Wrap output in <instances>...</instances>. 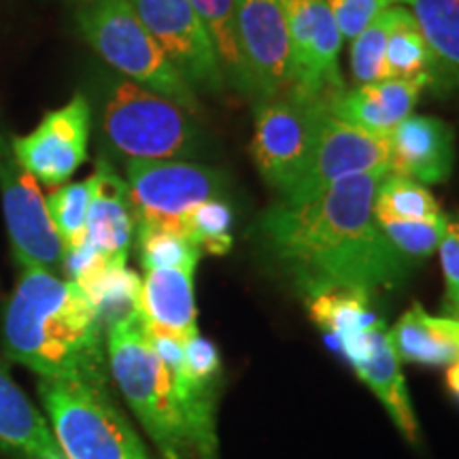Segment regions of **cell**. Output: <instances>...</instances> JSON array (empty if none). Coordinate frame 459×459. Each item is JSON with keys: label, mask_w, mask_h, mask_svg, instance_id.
Masks as SVG:
<instances>
[{"label": "cell", "mask_w": 459, "mask_h": 459, "mask_svg": "<svg viewBox=\"0 0 459 459\" xmlns=\"http://www.w3.org/2000/svg\"><path fill=\"white\" fill-rule=\"evenodd\" d=\"M189 3L196 9L200 22L213 41L226 83H234L237 88L249 91V79H247L243 56H240L234 0H189Z\"/></svg>", "instance_id": "26"}, {"label": "cell", "mask_w": 459, "mask_h": 459, "mask_svg": "<svg viewBox=\"0 0 459 459\" xmlns=\"http://www.w3.org/2000/svg\"><path fill=\"white\" fill-rule=\"evenodd\" d=\"M446 385H449L451 394L459 398V361L451 364L449 370H446Z\"/></svg>", "instance_id": "36"}, {"label": "cell", "mask_w": 459, "mask_h": 459, "mask_svg": "<svg viewBox=\"0 0 459 459\" xmlns=\"http://www.w3.org/2000/svg\"><path fill=\"white\" fill-rule=\"evenodd\" d=\"M107 364L124 400L162 457L186 459L192 445L172 377L149 342L141 311L107 330Z\"/></svg>", "instance_id": "3"}, {"label": "cell", "mask_w": 459, "mask_h": 459, "mask_svg": "<svg viewBox=\"0 0 459 459\" xmlns=\"http://www.w3.org/2000/svg\"><path fill=\"white\" fill-rule=\"evenodd\" d=\"M196 268H156L147 271L141 285L139 311L149 324L172 334L189 338L196 334Z\"/></svg>", "instance_id": "19"}, {"label": "cell", "mask_w": 459, "mask_h": 459, "mask_svg": "<svg viewBox=\"0 0 459 459\" xmlns=\"http://www.w3.org/2000/svg\"><path fill=\"white\" fill-rule=\"evenodd\" d=\"M328 108V100L291 94L262 100L257 107L251 156L264 181L281 196L290 192L307 169Z\"/></svg>", "instance_id": "7"}, {"label": "cell", "mask_w": 459, "mask_h": 459, "mask_svg": "<svg viewBox=\"0 0 459 459\" xmlns=\"http://www.w3.org/2000/svg\"><path fill=\"white\" fill-rule=\"evenodd\" d=\"M402 361L395 355L392 341H389V330L385 324H377L372 330L370 351L364 359L351 364L361 381L368 385L378 400L383 402L394 423L398 426L402 434L406 436L409 443L419 440V423L412 411L409 389L402 377Z\"/></svg>", "instance_id": "20"}, {"label": "cell", "mask_w": 459, "mask_h": 459, "mask_svg": "<svg viewBox=\"0 0 459 459\" xmlns=\"http://www.w3.org/2000/svg\"><path fill=\"white\" fill-rule=\"evenodd\" d=\"M234 211L228 200L211 198L183 217V232L203 254L226 255L232 249Z\"/></svg>", "instance_id": "30"}, {"label": "cell", "mask_w": 459, "mask_h": 459, "mask_svg": "<svg viewBox=\"0 0 459 459\" xmlns=\"http://www.w3.org/2000/svg\"><path fill=\"white\" fill-rule=\"evenodd\" d=\"M291 43V88L287 94L332 100L342 94V37L325 0H279Z\"/></svg>", "instance_id": "10"}, {"label": "cell", "mask_w": 459, "mask_h": 459, "mask_svg": "<svg viewBox=\"0 0 459 459\" xmlns=\"http://www.w3.org/2000/svg\"><path fill=\"white\" fill-rule=\"evenodd\" d=\"M100 128L108 145L128 160H187L203 145L192 113L122 74L108 79Z\"/></svg>", "instance_id": "5"}, {"label": "cell", "mask_w": 459, "mask_h": 459, "mask_svg": "<svg viewBox=\"0 0 459 459\" xmlns=\"http://www.w3.org/2000/svg\"><path fill=\"white\" fill-rule=\"evenodd\" d=\"M443 215L434 194L409 177L387 172L375 198L377 220H400V221H423Z\"/></svg>", "instance_id": "27"}, {"label": "cell", "mask_w": 459, "mask_h": 459, "mask_svg": "<svg viewBox=\"0 0 459 459\" xmlns=\"http://www.w3.org/2000/svg\"><path fill=\"white\" fill-rule=\"evenodd\" d=\"M426 88V79H383L377 83L358 85L355 90H344L330 100V111L342 122L389 136L395 126L412 115V108Z\"/></svg>", "instance_id": "17"}, {"label": "cell", "mask_w": 459, "mask_h": 459, "mask_svg": "<svg viewBox=\"0 0 459 459\" xmlns=\"http://www.w3.org/2000/svg\"><path fill=\"white\" fill-rule=\"evenodd\" d=\"M438 254L446 285V304H449L451 311H455L459 307V215H446Z\"/></svg>", "instance_id": "35"}, {"label": "cell", "mask_w": 459, "mask_h": 459, "mask_svg": "<svg viewBox=\"0 0 459 459\" xmlns=\"http://www.w3.org/2000/svg\"><path fill=\"white\" fill-rule=\"evenodd\" d=\"M186 375L198 383H217L221 375L220 351L200 332L186 338Z\"/></svg>", "instance_id": "34"}, {"label": "cell", "mask_w": 459, "mask_h": 459, "mask_svg": "<svg viewBox=\"0 0 459 459\" xmlns=\"http://www.w3.org/2000/svg\"><path fill=\"white\" fill-rule=\"evenodd\" d=\"M0 449L15 459H68L48 419L0 364Z\"/></svg>", "instance_id": "18"}, {"label": "cell", "mask_w": 459, "mask_h": 459, "mask_svg": "<svg viewBox=\"0 0 459 459\" xmlns=\"http://www.w3.org/2000/svg\"><path fill=\"white\" fill-rule=\"evenodd\" d=\"M91 130V107L83 94H74L65 107L54 108L30 134L11 136L22 166L39 183L60 187L85 160Z\"/></svg>", "instance_id": "13"}, {"label": "cell", "mask_w": 459, "mask_h": 459, "mask_svg": "<svg viewBox=\"0 0 459 459\" xmlns=\"http://www.w3.org/2000/svg\"><path fill=\"white\" fill-rule=\"evenodd\" d=\"M91 179H94V194H91L85 238L108 264L126 266L136 228L128 183L105 158H99Z\"/></svg>", "instance_id": "16"}, {"label": "cell", "mask_w": 459, "mask_h": 459, "mask_svg": "<svg viewBox=\"0 0 459 459\" xmlns=\"http://www.w3.org/2000/svg\"><path fill=\"white\" fill-rule=\"evenodd\" d=\"M39 398L68 459H152L108 385L41 378Z\"/></svg>", "instance_id": "6"}, {"label": "cell", "mask_w": 459, "mask_h": 459, "mask_svg": "<svg viewBox=\"0 0 459 459\" xmlns=\"http://www.w3.org/2000/svg\"><path fill=\"white\" fill-rule=\"evenodd\" d=\"M400 361L421 366H451L459 361V324L453 317H432L421 304L402 315L389 330Z\"/></svg>", "instance_id": "22"}, {"label": "cell", "mask_w": 459, "mask_h": 459, "mask_svg": "<svg viewBox=\"0 0 459 459\" xmlns=\"http://www.w3.org/2000/svg\"><path fill=\"white\" fill-rule=\"evenodd\" d=\"M74 283L82 287L94 304L102 330H108L113 324L139 311L143 281L128 266L102 262Z\"/></svg>", "instance_id": "24"}, {"label": "cell", "mask_w": 459, "mask_h": 459, "mask_svg": "<svg viewBox=\"0 0 459 459\" xmlns=\"http://www.w3.org/2000/svg\"><path fill=\"white\" fill-rule=\"evenodd\" d=\"M383 169L389 170V136L342 122L328 108L307 169L279 200L307 203L347 177Z\"/></svg>", "instance_id": "11"}, {"label": "cell", "mask_w": 459, "mask_h": 459, "mask_svg": "<svg viewBox=\"0 0 459 459\" xmlns=\"http://www.w3.org/2000/svg\"><path fill=\"white\" fill-rule=\"evenodd\" d=\"M395 9L398 4L378 13L351 41V74L358 85L387 79L385 48L395 20Z\"/></svg>", "instance_id": "31"}, {"label": "cell", "mask_w": 459, "mask_h": 459, "mask_svg": "<svg viewBox=\"0 0 459 459\" xmlns=\"http://www.w3.org/2000/svg\"><path fill=\"white\" fill-rule=\"evenodd\" d=\"M387 169L353 175L307 203H274L257 220V237L304 296L328 287L368 294L395 290L411 264L394 249L375 217Z\"/></svg>", "instance_id": "1"}, {"label": "cell", "mask_w": 459, "mask_h": 459, "mask_svg": "<svg viewBox=\"0 0 459 459\" xmlns=\"http://www.w3.org/2000/svg\"><path fill=\"white\" fill-rule=\"evenodd\" d=\"M3 351L41 378L107 385L102 325L74 281L24 266L3 313Z\"/></svg>", "instance_id": "2"}, {"label": "cell", "mask_w": 459, "mask_h": 459, "mask_svg": "<svg viewBox=\"0 0 459 459\" xmlns=\"http://www.w3.org/2000/svg\"><path fill=\"white\" fill-rule=\"evenodd\" d=\"M240 56L249 91L260 100L291 88V43L279 0H234Z\"/></svg>", "instance_id": "14"}, {"label": "cell", "mask_w": 459, "mask_h": 459, "mask_svg": "<svg viewBox=\"0 0 459 459\" xmlns=\"http://www.w3.org/2000/svg\"><path fill=\"white\" fill-rule=\"evenodd\" d=\"M79 30L113 71L198 113L196 90L149 34L130 0H77Z\"/></svg>", "instance_id": "4"}, {"label": "cell", "mask_w": 459, "mask_h": 459, "mask_svg": "<svg viewBox=\"0 0 459 459\" xmlns=\"http://www.w3.org/2000/svg\"><path fill=\"white\" fill-rule=\"evenodd\" d=\"M0 200L7 232L20 268L54 273L62 266V240L51 223L41 186L17 160L11 134L0 124Z\"/></svg>", "instance_id": "9"}, {"label": "cell", "mask_w": 459, "mask_h": 459, "mask_svg": "<svg viewBox=\"0 0 459 459\" xmlns=\"http://www.w3.org/2000/svg\"><path fill=\"white\" fill-rule=\"evenodd\" d=\"M136 15L194 90L226 88L213 41L189 0H130Z\"/></svg>", "instance_id": "12"}, {"label": "cell", "mask_w": 459, "mask_h": 459, "mask_svg": "<svg viewBox=\"0 0 459 459\" xmlns=\"http://www.w3.org/2000/svg\"><path fill=\"white\" fill-rule=\"evenodd\" d=\"M308 302V315L332 342L358 334L378 324V315L372 311L370 294L359 287H328Z\"/></svg>", "instance_id": "23"}, {"label": "cell", "mask_w": 459, "mask_h": 459, "mask_svg": "<svg viewBox=\"0 0 459 459\" xmlns=\"http://www.w3.org/2000/svg\"><path fill=\"white\" fill-rule=\"evenodd\" d=\"M432 51H429L423 32L419 30L417 20L404 4H398L385 48L387 79H426L429 88V83H432Z\"/></svg>", "instance_id": "25"}, {"label": "cell", "mask_w": 459, "mask_h": 459, "mask_svg": "<svg viewBox=\"0 0 459 459\" xmlns=\"http://www.w3.org/2000/svg\"><path fill=\"white\" fill-rule=\"evenodd\" d=\"M325 3L342 41H353L378 13L398 4V0H325Z\"/></svg>", "instance_id": "33"}, {"label": "cell", "mask_w": 459, "mask_h": 459, "mask_svg": "<svg viewBox=\"0 0 459 459\" xmlns=\"http://www.w3.org/2000/svg\"><path fill=\"white\" fill-rule=\"evenodd\" d=\"M417 20L432 51V83L440 96L459 94V0H398Z\"/></svg>", "instance_id": "21"}, {"label": "cell", "mask_w": 459, "mask_h": 459, "mask_svg": "<svg viewBox=\"0 0 459 459\" xmlns=\"http://www.w3.org/2000/svg\"><path fill=\"white\" fill-rule=\"evenodd\" d=\"M91 194H94V179L90 175L83 181L56 187L45 198L51 223L62 240V247H73L85 238Z\"/></svg>", "instance_id": "29"}, {"label": "cell", "mask_w": 459, "mask_h": 459, "mask_svg": "<svg viewBox=\"0 0 459 459\" xmlns=\"http://www.w3.org/2000/svg\"><path fill=\"white\" fill-rule=\"evenodd\" d=\"M139 260L145 271L156 268H196L203 251L181 228L136 223L134 228Z\"/></svg>", "instance_id": "28"}, {"label": "cell", "mask_w": 459, "mask_h": 459, "mask_svg": "<svg viewBox=\"0 0 459 459\" xmlns=\"http://www.w3.org/2000/svg\"><path fill=\"white\" fill-rule=\"evenodd\" d=\"M453 319H455V321H457V324H459V307L455 308V311H453Z\"/></svg>", "instance_id": "37"}, {"label": "cell", "mask_w": 459, "mask_h": 459, "mask_svg": "<svg viewBox=\"0 0 459 459\" xmlns=\"http://www.w3.org/2000/svg\"><path fill=\"white\" fill-rule=\"evenodd\" d=\"M455 166V132L434 115H409L389 134V172L423 186L449 181Z\"/></svg>", "instance_id": "15"}, {"label": "cell", "mask_w": 459, "mask_h": 459, "mask_svg": "<svg viewBox=\"0 0 459 459\" xmlns=\"http://www.w3.org/2000/svg\"><path fill=\"white\" fill-rule=\"evenodd\" d=\"M385 238L409 264L423 262L438 251L443 240L446 215L423 221H400V220H377Z\"/></svg>", "instance_id": "32"}, {"label": "cell", "mask_w": 459, "mask_h": 459, "mask_svg": "<svg viewBox=\"0 0 459 459\" xmlns=\"http://www.w3.org/2000/svg\"><path fill=\"white\" fill-rule=\"evenodd\" d=\"M126 177L134 223L181 230L194 206L223 198L228 187L221 170L183 160H128Z\"/></svg>", "instance_id": "8"}]
</instances>
